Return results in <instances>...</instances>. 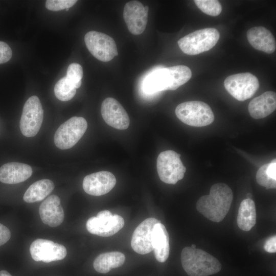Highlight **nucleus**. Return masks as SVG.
I'll list each match as a JSON object with an SVG mask.
<instances>
[{"label": "nucleus", "instance_id": "obj_1", "mask_svg": "<svg viewBox=\"0 0 276 276\" xmlns=\"http://www.w3.org/2000/svg\"><path fill=\"white\" fill-rule=\"evenodd\" d=\"M233 199L231 188L223 183L213 185L209 195L201 197L196 203L197 211L208 219L221 221L227 214Z\"/></svg>", "mask_w": 276, "mask_h": 276}, {"label": "nucleus", "instance_id": "obj_2", "mask_svg": "<svg viewBox=\"0 0 276 276\" xmlns=\"http://www.w3.org/2000/svg\"><path fill=\"white\" fill-rule=\"evenodd\" d=\"M182 267L189 276H209L218 272L221 268L219 261L205 251L185 247L181 254Z\"/></svg>", "mask_w": 276, "mask_h": 276}, {"label": "nucleus", "instance_id": "obj_3", "mask_svg": "<svg viewBox=\"0 0 276 276\" xmlns=\"http://www.w3.org/2000/svg\"><path fill=\"white\" fill-rule=\"evenodd\" d=\"M220 38L218 31L207 28L192 32L178 40L180 50L189 55H195L208 51L214 47Z\"/></svg>", "mask_w": 276, "mask_h": 276}, {"label": "nucleus", "instance_id": "obj_4", "mask_svg": "<svg viewBox=\"0 0 276 276\" xmlns=\"http://www.w3.org/2000/svg\"><path fill=\"white\" fill-rule=\"evenodd\" d=\"M177 117L185 124L194 127H202L213 123L214 116L206 103L191 101L179 104L175 109Z\"/></svg>", "mask_w": 276, "mask_h": 276}, {"label": "nucleus", "instance_id": "obj_5", "mask_svg": "<svg viewBox=\"0 0 276 276\" xmlns=\"http://www.w3.org/2000/svg\"><path fill=\"white\" fill-rule=\"evenodd\" d=\"M180 156V154L173 150H166L158 155L156 168L162 181L174 185L183 178L186 168Z\"/></svg>", "mask_w": 276, "mask_h": 276}, {"label": "nucleus", "instance_id": "obj_6", "mask_svg": "<svg viewBox=\"0 0 276 276\" xmlns=\"http://www.w3.org/2000/svg\"><path fill=\"white\" fill-rule=\"evenodd\" d=\"M87 128V122L83 117L70 118L56 130L54 139L55 145L62 150L73 147L83 135Z\"/></svg>", "mask_w": 276, "mask_h": 276}, {"label": "nucleus", "instance_id": "obj_7", "mask_svg": "<svg viewBox=\"0 0 276 276\" xmlns=\"http://www.w3.org/2000/svg\"><path fill=\"white\" fill-rule=\"evenodd\" d=\"M84 41L90 53L100 61L108 62L118 55L114 39L103 33L89 31L85 35Z\"/></svg>", "mask_w": 276, "mask_h": 276}, {"label": "nucleus", "instance_id": "obj_8", "mask_svg": "<svg viewBox=\"0 0 276 276\" xmlns=\"http://www.w3.org/2000/svg\"><path fill=\"white\" fill-rule=\"evenodd\" d=\"M224 85L227 91L238 101L250 98L258 90V78L246 72L232 75L226 78Z\"/></svg>", "mask_w": 276, "mask_h": 276}, {"label": "nucleus", "instance_id": "obj_9", "mask_svg": "<svg viewBox=\"0 0 276 276\" xmlns=\"http://www.w3.org/2000/svg\"><path fill=\"white\" fill-rule=\"evenodd\" d=\"M43 118V110L39 98L30 97L24 104L19 122L22 134L26 137H33L38 132Z\"/></svg>", "mask_w": 276, "mask_h": 276}, {"label": "nucleus", "instance_id": "obj_10", "mask_svg": "<svg viewBox=\"0 0 276 276\" xmlns=\"http://www.w3.org/2000/svg\"><path fill=\"white\" fill-rule=\"evenodd\" d=\"M124 219L108 211L99 212L86 222V228L91 234L101 237H109L118 233L124 225Z\"/></svg>", "mask_w": 276, "mask_h": 276}, {"label": "nucleus", "instance_id": "obj_11", "mask_svg": "<svg viewBox=\"0 0 276 276\" xmlns=\"http://www.w3.org/2000/svg\"><path fill=\"white\" fill-rule=\"evenodd\" d=\"M159 222L154 218H148L137 226L131 241V247L136 252L145 255L153 250L154 227Z\"/></svg>", "mask_w": 276, "mask_h": 276}, {"label": "nucleus", "instance_id": "obj_12", "mask_svg": "<svg viewBox=\"0 0 276 276\" xmlns=\"http://www.w3.org/2000/svg\"><path fill=\"white\" fill-rule=\"evenodd\" d=\"M30 251L34 261L45 263L62 260L67 254L63 245L43 239L34 240L30 245Z\"/></svg>", "mask_w": 276, "mask_h": 276}, {"label": "nucleus", "instance_id": "obj_13", "mask_svg": "<svg viewBox=\"0 0 276 276\" xmlns=\"http://www.w3.org/2000/svg\"><path fill=\"white\" fill-rule=\"evenodd\" d=\"M148 10V6H144L139 1H132L126 4L123 17L129 31L132 34L140 35L145 30Z\"/></svg>", "mask_w": 276, "mask_h": 276}, {"label": "nucleus", "instance_id": "obj_14", "mask_svg": "<svg viewBox=\"0 0 276 276\" xmlns=\"http://www.w3.org/2000/svg\"><path fill=\"white\" fill-rule=\"evenodd\" d=\"M101 112L104 121L117 129L128 128L130 124L129 116L122 105L115 99L108 97L102 102Z\"/></svg>", "mask_w": 276, "mask_h": 276}, {"label": "nucleus", "instance_id": "obj_15", "mask_svg": "<svg viewBox=\"0 0 276 276\" xmlns=\"http://www.w3.org/2000/svg\"><path fill=\"white\" fill-rule=\"evenodd\" d=\"M116 182V178L112 173L102 171L86 175L84 178L82 186L86 193L98 196L110 191Z\"/></svg>", "mask_w": 276, "mask_h": 276}, {"label": "nucleus", "instance_id": "obj_16", "mask_svg": "<svg viewBox=\"0 0 276 276\" xmlns=\"http://www.w3.org/2000/svg\"><path fill=\"white\" fill-rule=\"evenodd\" d=\"M39 214L44 224L52 227L60 225L63 221L64 214L59 197L56 195L47 197L40 204Z\"/></svg>", "mask_w": 276, "mask_h": 276}, {"label": "nucleus", "instance_id": "obj_17", "mask_svg": "<svg viewBox=\"0 0 276 276\" xmlns=\"http://www.w3.org/2000/svg\"><path fill=\"white\" fill-rule=\"evenodd\" d=\"M246 36L250 44L256 50L268 54H271L275 50L276 43L274 36L265 27H252L247 31Z\"/></svg>", "mask_w": 276, "mask_h": 276}, {"label": "nucleus", "instance_id": "obj_18", "mask_svg": "<svg viewBox=\"0 0 276 276\" xmlns=\"http://www.w3.org/2000/svg\"><path fill=\"white\" fill-rule=\"evenodd\" d=\"M32 174V168L27 164L8 163L0 167V181L7 184H16L25 181Z\"/></svg>", "mask_w": 276, "mask_h": 276}, {"label": "nucleus", "instance_id": "obj_19", "mask_svg": "<svg viewBox=\"0 0 276 276\" xmlns=\"http://www.w3.org/2000/svg\"><path fill=\"white\" fill-rule=\"evenodd\" d=\"M276 108V94L272 91L264 93L255 98L249 103L250 116L256 119H262L270 114Z\"/></svg>", "mask_w": 276, "mask_h": 276}, {"label": "nucleus", "instance_id": "obj_20", "mask_svg": "<svg viewBox=\"0 0 276 276\" xmlns=\"http://www.w3.org/2000/svg\"><path fill=\"white\" fill-rule=\"evenodd\" d=\"M171 77L167 68L157 70L150 75L144 81V90L147 93H154L162 90H170Z\"/></svg>", "mask_w": 276, "mask_h": 276}, {"label": "nucleus", "instance_id": "obj_21", "mask_svg": "<svg viewBox=\"0 0 276 276\" xmlns=\"http://www.w3.org/2000/svg\"><path fill=\"white\" fill-rule=\"evenodd\" d=\"M169 238L165 226L160 222L154 227V252L157 261L165 262L169 255Z\"/></svg>", "mask_w": 276, "mask_h": 276}, {"label": "nucleus", "instance_id": "obj_22", "mask_svg": "<svg viewBox=\"0 0 276 276\" xmlns=\"http://www.w3.org/2000/svg\"><path fill=\"white\" fill-rule=\"evenodd\" d=\"M257 214L254 201L245 199L240 203L237 218L238 227L244 231H250L256 223Z\"/></svg>", "mask_w": 276, "mask_h": 276}, {"label": "nucleus", "instance_id": "obj_23", "mask_svg": "<svg viewBox=\"0 0 276 276\" xmlns=\"http://www.w3.org/2000/svg\"><path fill=\"white\" fill-rule=\"evenodd\" d=\"M125 260V255L120 252L112 251L99 255L94 260L93 266L98 272L106 273L111 268L122 266Z\"/></svg>", "mask_w": 276, "mask_h": 276}, {"label": "nucleus", "instance_id": "obj_24", "mask_svg": "<svg viewBox=\"0 0 276 276\" xmlns=\"http://www.w3.org/2000/svg\"><path fill=\"white\" fill-rule=\"evenodd\" d=\"M54 184L48 179L38 180L32 183L24 194L23 199L27 203L39 201L44 199L53 190Z\"/></svg>", "mask_w": 276, "mask_h": 276}, {"label": "nucleus", "instance_id": "obj_25", "mask_svg": "<svg viewBox=\"0 0 276 276\" xmlns=\"http://www.w3.org/2000/svg\"><path fill=\"white\" fill-rule=\"evenodd\" d=\"M171 77L170 90H174L187 82L192 77L189 67L185 65H176L168 67Z\"/></svg>", "mask_w": 276, "mask_h": 276}, {"label": "nucleus", "instance_id": "obj_26", "mask_svg": "<svg viewBox=\"0 0 276 276\" xmlns=\"http://www.w3.org/2000/svg\"><path fill=\"white\" fill-rule=\"evenodd\" d=\"M76 93V88L66 76L59 80L54 86L55 96L61 101L71 100Z\"/></svg>", "mask_w": 276, "mask_h": 276}, {"label": "nucleus", "instance_id": "obj_27", "mask_svg": "<svg viewBox=\"0 0 276 276\" xmlns=\"http://www.w3.org/2000/svg\"><path fill=\"white\" fill-rule=\"evenodd\" d=\"M197 7L207 15L216 16L220 14L222 7L218 1L216 0H195Z\"/></svg>", "mask_w": 276, "mask_h": 276}, {"label": "nucleus", "instance_id": "obj_28", "mask_svg": "<svg viewBox=\"0 0 276 276\" xmlns=\"http://www.w3.org/2000/svg\"><path fill=\"white\" fill-rule=\"evenodd\" d=\"M68 79L77 89L81 85L83 77V69L81 65L77 63H73L67 67L66 76Z\"/></svg>", "mask_w": 276, "mask_h": 276}, {"label": "nucleus", "instance_id": "obj_29", "mask_svg": "<svg viewBox=\"0 0 276 276\" xmlns=\"http://www.w3.org/2000/svg\"><path fill=\"white\" fill-rule=\"evenodd\" d=\"M267 164L261 166L256 174V180L259 185L264 187L266 189H275L276 180L271 178L266 173Z\"/></svg>", "mask_w": 276, "mask_h": 276}, {"label": "nucleus", "instance_id": "obj_30", "mask_svg": "<svg viewBox=\"0 0 276 276\" xmlns=\"http://www.w3.org/2000/svg\"><path fill=\"white\" fill-rule=\"evenodd\" d=\"M77 2L76 0H48L45 2V7L48 10L57 11L68 9Z\"/></svg>", "mask_w": 276, "mask_h": 276}, {"label": "nucleus", "instance_id": "obj_31", "mask_svg": "<svg viewBox=\"0 0 276 276\" xmlns=\"http://www.w3.org/2000/svg\"><path fill=\"white\" fill-rule=\"evenodd\" d=\"M12 52L6 42L0 41V64L8 62L12 57Z\"/></svg>", "mask_w": 276, "mask_h": 276}, {"label": "nucleus", "instance_id": "obj_32", "mask_svg": "<svg viewBox=\"0 0 276 276\" xmlns=\"http://www.w3.org/2000/svg\"><path fill=\"white\" fill-rule=\"evenodd\" d=\"M10 237V230L6 226L0 223V246L8 242Z\"/></svg>", "mask_w": 276, "mask_h": 276}, {"label": "nucleus", "instance_id": "obj_33", "mask_svg": "<svg viewBox=\"0 0 276 276\" xmlns=\"http://www.w3.org/2000/svg\"><path fill=\"white\" fill-rule=\"evenodd\" d=\"M264 248L265 251L269 253L276 252V237L273 236L269 238L265 242Z\"/></svg>", "mask_w": 276, "mask_h": 276}, {"label": "nucleus", "instance_id": "obj_34", "mask_svg": "<svg viewBox=\"0 0 276 276\" xmlns=\"http://www.w3.org/2000/svg\"><path fill=\"white\" fill-rule=\"evenodd\" d=\"M266 173L271 178L276 180V162L275 159L267 164Z\"/></svg>", "mask_w": 276, "mask_h": 276}, {"label": "nucleus", "instance_id": "obj_35", "mask_svg": "<svg viewBox=\"0 0 276 276\" xmlns=\"http://www.w3.org/2000/svg\"><path fill=\"white\" fill-rule=\"evenodd\" d=\"M0 276H12L8 271L6 270L0 271Z\"/></svg>", "mask_w": 276, "mask_h": 276}, {"label": "nucleus", "instance_id": "obj_36", "mask_svg": "<svg viewBox=\"0 0 276 276\" xmlns=\"http://www.w3.org/2000/svg\"><path fill=\"white\" fill-rule=\"evenodd\" d=\"M246 196L248 199H251V198L252 197V195L250 193H248Z\"/></svg>", "mask_w": 276, "mask_h": 276}, {"label": "nucleus", "instance_id": "obj_37", "mask_svg": "<svg viewBox=\"0 0 276 276\" xmlns=\"http://www.w3.org/2000/svg\"><path fill=\"white\" fill-rule=\"evenodd\" d=\"M191 247H192V248H196V246H195V245H194V244H192V246H191Z\"/></svg>", "mask_w": 276, "mask_h": 276}]
</instances>
